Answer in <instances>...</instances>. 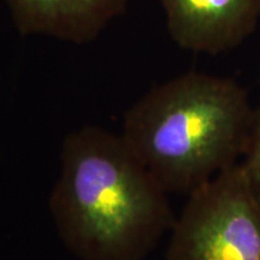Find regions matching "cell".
<instances>
[{
	"instance_id": "6",
	"label": "cell",
	"mask_w": 260,
	"mask_h": 260,
	"mask_svg": "<svg viewBox=\"0 0 260 260\" xmlns=\"http://www.w3.org/2000/svg\"><path fill=\"white\" fill-rule=\"evenodd\" d=\"M241 164L249 186L260 204V106L255 107L254 110L251 134L241 159Z\"/></svg>"
},
{
	"instance_id": "1",
	"label": "cell",
	"mask_w": 260,
	"mask_h": 260,
	"mask_svg": "<svg viewBox=\"0 0 260 260\" xmlns=\"http://www.w3.org/2000/svg\"><path fill=\"white\" fill-rule=\"evenodd\" d=\"M48 209L79 260H145L176 220L168 191L123 136L93 125L64 139Z\"/></svg>"
},
{
	"instance_id": "2",
	"label": "cell",
	"mask_w": 260,
	"mask_h": 260,
	"mask_svg": "<svg viewBox=\"0 0 260 260\" xmlns=\"http://www.w3.org/2000/svg\"><path fill=\"white\" fill-rule=\"evenodd\" d=\"M254 110L236 81L189 71L133 104L121 135L168 193L190 195L241 161Z\"/></svg>"
},
{
	"instance_id": "4",
	"label": "cell",
	"mask_w": 260,
	"mask_h": 260,
	"mask_svg": "<svg viewBox=\"0 0 260 260\" xmlns=\"http://www.w3.org/2000/svg\"><path fill=\"white\" fill-rule=\"evenodd\" d=\"M172 40L184 50L217 54L242 44L260 19V0H159Z\"/></svg>"
},
{
	"instance_id": "3",
	"label": "cell",
	"mask_w": 260,
	"mask_h": 260,
	"mask_svg": "<svg viewBox=\"0 0 260 260\" xmlns=\"http://www.w3.org/2000/svg\"><path fill=\"white\" fill-rule=\"evenodd\" d=\"M167 260H260V204L241 161L188 195Z\"/></svg>"
},
{
	"instance_id": "5",
	"label": "cell",
	"mask_w": 260,
	"mask_h": 260,
	"mask_svg": "<svg viewBox=\"0 0 260 260\" xmlns=\"http://www.w3.org/2000/svg\"><path fill=\"white\" fill-rule=\"evenodd\" d=\"M22 35L87 44L124 11L129 0H2Z\"/></svg>"
}]
</instances>
